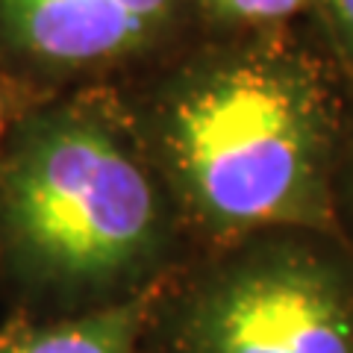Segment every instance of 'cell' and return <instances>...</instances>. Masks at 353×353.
<instances>
[{"label":"cell","mask_w":353,"mask_h":353,"mask_svg":"<svg viewBox=\"0 0 353 353\" xmlns=\"http://www.w3.org/2000/svg\"><path fill=\"white\" fill-rule=\"evenodd\" d=\"M333 92L280 41H250L185 65L159 103L171 174L206 224L239 230L321 212Z\"/></svg>","instance_id":"cell-1"},{"label":"cell","mask_w":353,"mask_h":353,"mask_svg":"<svg viewBox=\"0 0 353 353\" xmlns=\"http://www.w3.org/2000/svg\"><path fill=\"white\" fill-rule=\"evenodd\" d=\"M192 0H0V59L39 80H77L148 57Z\"/></svg>","instance_id":"cell-4"},{"label":"cell","mask_w":353,"mask_h":353,"mask_svg":"<svg viewBox=\"0 0 353 353\" xmlns=\"http://www.w3.org/2000/svg\"><path fill=\"white\" fill-rule=\"evenodd\" d=\"M189 353H353V297L327 265L297 256L248 259L194 301Z\"/></svg>","instance_id":"cell-3"},{"label":"cell","mask_w":353,"mask_h":353,"mask_svg":"<svg viewBox=\"0 0 353 353\" xmlns=\"http://www.w3.org/2000/svg\"><path fill=\"white\" fill-rule=\"evenodd\" d=\"M0 241L27 280L97 292L136 274L159 245V197L103 103L27 115L0 153Z\"/></svg>","instance_id":"cell-2"},{"label":"cell","mask_w":353,"mask_h":353,"mask_svg":"<svg viewBox=\"0 0 353 353\" xmlns=\"http://www.w3.org/2000/svg\"><path fill=\"white\" fill-rule=\"evenodd\" d=\"M139 301L103 306L53 324H21L0 333V353H136Z\"/></svg>","instance_id":"cell-5"},{"label":"cell","mask_w":353,"mask_h":353,"mask_svg":"<svg viewBox=\"0 0 353 353\" xmlns=\"http://www.w3.org/2000/svg\"><path fill=\"white\" fill-rule=\"evenodd\" d=\"M312 0H201L212 18L233 27H271L294 18Z\"/></svg>","instance_id":"cell-6"},{"label":"cell","mask_w":353,"mask_h":353,"mask_svg":"<svg viewBox=\"0 0 353 353\" xmlns=\"http://www.w3.org/2000/svg\"><path fill=\"white\" fill-rule=\"evenodd\" d=\"M327 24L333 30V39L341 53L353 62V0H321Z\"/></svg>","instance_id":"cell-7"},{"label":"cell","mask_w":353,"mask_h":353,"mask_svg":"<svg viewBox=\"0 0 353 353\" xmlns=\"http://www.w3.org/2000/svg\"><path fill=\"white\" fill-rule=\"evenodd\" d=\"M6 145V94H3V83H0V153Z\"/></svg>","instance_id":"cell-8"}]
</instances>
